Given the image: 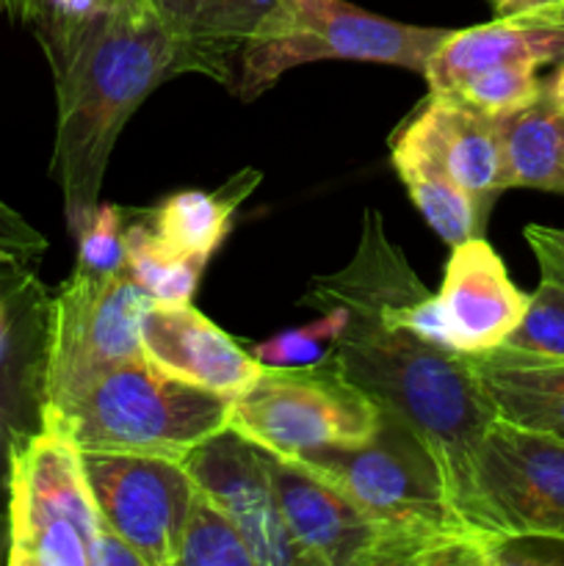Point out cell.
I'll return each mask as SVG.
<instances>
[{
	"instance_id": "34",
	"label": "cell",
	"mask_w": 564,
	"mask_h": 566,
	"mask_svg": "<svg viewBox=\"0 0 564 566\" xmlns=\"http://www.w3.org/2000/svg\"><path fill=\"white\" fill-rule=\"evenodd\" d=\"M25 437L20 434V429L14 426V420L9 418V412L0 403V514H6L9 506V475H11V457H14V448Z\"/></svg>"
},
{
	"instance_id": "25",
	"label": "cell",
	"mask_w": 564,
	"mask_h": 566,
	"mask_svg": "<svg viewBox=\"0 0 564 566\" xmlns=\"http://www.w3.org/2000/svg\"><path fill=\"white\" fill-rule=\"evenodd\" d=\"M177 566H258L241 531L197 492L182 531Z\"/></svg>"
},
{
	"instance_id": "23",
	"label": "cell",
	"mask_w": 564,
	"mask_h": 566,
	"mask_svg": "<svg viewBox=\"0 0 564 566\" xmlns=\"http://www.w3.org/2000/svg\"><path fill=\"white\" fill-rule=\"evenodd\" d=\"M390 158L415 208L448 247H457V243L479 235L490 202H481L459 182H453L446 171L437 169L431 160L401 144H393Z\"/></svg>"
},
{
	"instance_id": "22",
	"label": "cell",
	"mask_w": 564,
	"mask_h": 566,
	"mask_svg": "<svg viewBox=\"0 0 564 566\" xmlns=\"http://www.w3.org/2000/svg\"><path fill=\"white\" fill-rule=\"evenodd\" d=\"M509 188L564 193V111L542 86L540 97L495 116Z\"/></svg>"
},
{
	"instance_id": "15",
	"label": "cell",
	"mask_w": 564,
	"mask_h": 566,
	"mask_svg": "<svg viewBox=\"0 0 564 566\" xmlns=\"http://www.w3.org/2000/svg\"><path fill=\"white\" fill-rule=\"evenodd\" d=\"M142 352L160 374L230 401L263 374L252 352L191 304H149L142 315Z\"/></svg>"
},
{
	"instance_id": "24",
	"label": "cell",
	"mask_w": 564,
	"mask_h": 566,
	"mask_svg": "<svg viewBox=\"0 0 564 566\" xmlns=\"http://www.w3.org/2000/svg\"><path fill=\"white\" fill-rule=\"evenodd\" d=\"M125 269L153 296V302L191 304L205 263L177 258L158 243L147 219H138L125 227Z\"/></svg>"
},
{
	"instance_id": "5",
	"label": "cell",
	"mask_w": 564,
	"mask_h": 566,
	"mask_svg": "<svg viewBox=\"0 0 564 566\" xmlns=\"http://www.w3.org/2000/svg\"><path fill=\"white\" fill-rule=\"evenodd\" d=\"M448 33V28L387 20L346 0H274L243 44L236 94L252 103L293 66L313 61H368L424 75Z\"/></svg>"
},
{
	"instance_id": "26",
	"label": "cell",
	"mask_w": 564,
	"mask_h": 566,
	"mask_svg": "<svg viewBox=\"0 0 564 566\" xmlns=\"http://www.w3.org/2000/svg\"><path fill=\"white\" fill-rule=\"evenodd\" d=\"M501 348L520 357L564 363V282L542 276L540 287L529 296L523 321Z\"/></svg>"
},
{
	"instance_id": "35",
	"label": "cell",
	"mask_w": 564,
	"mask_h": 566,
	"mask_svg": "<svg viewBox=\"0 0 564 566\" xmlns=\"http://www.w3.org/2000/svg\"><path fill=\"white\" fill-rule=\"evenodd\" d=\"M492 9L498 17H512V14H525V11L547 9V6H558L564 0H490Z\"/></svg>"
},
{
	"instance_id": "37",
	"label": "cell",
	"mask_w": 564,
	"mask_h": 566,
	"mask_svg": "<svg viewBox=\"0 0 564 566\" xmlns=\"http://www.w3.org/2000/svg\"><path fill=\"white\" fill-rule=\"evenodd\" d=\"M547 92H551V97L556 99L558 108L564 111V61H562V66L556 70V75L547 81Z\"/></svg>"
},
{
	"instance_id": "4",
	"label": "cell",
	"mask_w": 564,
	"mask_h": 566,
	"mask_svg": "<svg viewBox=\"0 0 564 566\" xmlns=\"http://www.w3.org/2000/svg\"><path fill=\"white\" fill-rule=\"evenodd\" d=\"M230 398L160 374L147 357L97 376L70 403L42 418L81 451L155 453L182 462L188 451L230 423Z\"/></svg>"
},
{
	"instance_id": "17",
	"label": "cell",
	"mask_w": 564,
	"mask_h": 566,
	"mask_svg": "<svg viewBox=\"0 0 564 566\" xmlns=\"http://www.w3.org/2000/svg\"><path fill=\"white\" fill-rule=\"evenodd\" d=\"M553 61H564V3L451 31L426 61L424 77L429 94H446L490 66L525 64L540 70Z\"/></svg>"
},
{
	"instance_id": "38",
	"label": "cell",
	"mask_w": 564,
	"mask_h": 566,
	"mask_svg": "<svg viewBox=\"0 0 564 566\" xmlns=\"http://www.w3.org/2000/svg\"><path fill=\"white\" fill-rule=\"evenodd\" d=\"M9 562V517L0 514V566Z\"/></svg>"
},
{
	"instance_id": "10",
	"label": "cell",
	"mask_w": 564,
	"mask_h": 566,
	"mask_svg": "<svg viewBox=\"0 0 564 566\" xmlns=\"http://www.w3.org/2000/svg\"><path fill=\"white\" fill-rule=\"evenodd\" d=\"M81 453L100 520L142 556L144 566H177L197 497L182 462L155 453Z\"/></svg>"
},
{
	"instance_id": "13",
	"label": "cell",
	"mask_w": 564,
	"mask_h": 566,
	"mask_svg": "<svg viewBox=\"0 0 564 566\" xmlns=\"http://www.w3.org/2000/svg\"><path fill=\"white\" fill-rule=\"evenodd\" d=\"M265 457L282 520L315 566H379L385 534L368 514L302 464Z\"/></svg>"
},
{
	"instance_id": "16",
	"label": "cell",
	"mask_w": 564,
	"mask_h": 566,
	"mask_svg": "<svg viewBox=\"0 0 564 566\" xmlns=\"http://www.w3.org/2000/svg\"><path fill=\"white\" fill-rule=\"evenodd\" d=\"M437 304L451 346L464 357L501 346L523 321L529 296L518 291L503 260L481 235L451 247Z\"/></svg>"
},
{
	"instance_id": "19",
	"label": "cell",
	"mask_w": 564,
	"mask_h": 566,
	"mask_svg": "<svg viewBox=\"0 0 564 566\" xmlns=\"http://www.w3.org/2000/svg\"><path fill=\"white\" fill-rule=\"evenodd\" d=\"M177 48V72L238 77L241 50L263 9L252 0H147Z\"/></svg>"
},
{
	"instance_id": "21",
	"label": "cell",
	"mask_w": 564,
	"mask_h": 566,
	"mask_svg": "<svg viewBox=\"0 0 564 566\" xmlns=\"http://www.w3.org/2000/svg\"><path fill=\"white\" fill-rule=\"evenodd\" d=\"M263 182L258 169H241L213 191H177L158 208L147 210V224L158 243L177 258L199 260L208 265L216 249L230 235L238 208Z\"/></svg>"
},
{
	"instance_id": "33",
	"label": "cell",
	"mask_w": 564,
	"mask_h": 566,
	"mask_svg": "<svg viewBox=\"0 0 564 566\" xmlns=\"http://www.w3.org/2000/svg\"><path fill=\"white\" fill-rule=\"evenodd\" d=\"M92 566H144V562L116 531L103 523L92 545Z\"/></svg>"
},
{
	"instance_id": "14",
	"label": "cell",
	"mask_w": 564,
	"mask_h": 566,
	"mask_svg": "<svg viewBox=\"0 0 564 566\" xmlns=\"http://www.w3.org/2000/svg\"><path fill=\"white\" fill-rule=\"evenodd\" d=\"M50 298L36 265L0 258V403L22 437L42 429Z\"/></svg>"
},
{
	"instance_id": "3",
	"label": "cell",
	"mask_w": 564,
	"mask_h": 566,
	"mask_svg": "<svg viewBox=\"0 0 564 566\" xmlns=\"http://www.w3.org/2000/svg\"><path fill=\"white\" fill-rule=\"evenodd\" d=\"M343 315L326 363L424 437L462 514L470 462L495 420L473 365L464 354L437 346L409 326Z\"/></svg>"
},
{
	"instance_id": "29",
	"label": "cell",
	"mask_w": 564,
	"mask_h": 566,
	"mask_svg": "<svg viewBox=\"0 0 564 566\" xmlns=\"http://www.w3.org/2000/svg\"><path fill=\"white\" fill-rule=\"evenodd\" d=\"M125 227L127 210L111 202H100L75 235L77 269L97 271V274L122 269L125 265Z\"/></svg>"
},
{
	"instance_id": "11",
	"label": "cell",
	"mask_w": 564,
	"mask_h": 566,
	"mask_svg": "<svg viewBox=\"0 0 564 566\" xmlns=\"http://www.w3.org/2000/svg\"><path fill=\"white\" fill-rule=\"evenodd\" d=\"M302 304L318 313L343 310L354 318L409 326L426 340L457 352L442 324L437 296L415 274L401 247L387 238L385 219L374 208L363 213L354 258L332 274L313 276Z\"/></svg>"
},
{
	"instance_id": "36",
	"label": "cell",
	"mask_w": 564,
	"mask_h": 566,
	"mask_svg": "<svg viewBox=\"0 0 564 566\" xmlns=\"http://www.w3.org/2000/svg\"><path fill=\"white\" fill-rule=\"evenodd\" d=\"M39 3H42V0H0V14H6L14 22L31 25L39 14Z\"/></svg>"
},
{
	"instance_id": "1",
	"label": "cell",
	"mask_w": 564,
	"mask_h": 566,
	"mask_svg": "<svg viewBox=\"0 0 564 566\" xmlns=\"http://www.w3.org/2000/svg\"><path fill=\"white\" fill-rule=\"evenodd\" d=\"M55 77L53 177L77 235L97 210L111 153L138 105L177 72V48L147 0H88L33 20Z\"/></svg>"
},
{
	"instance_id": "12",
	"label": "cell",
	"mask_w": 564,
	"mask_h": 566,
	"mask_svg": "<svg viewBox=\"0 0 564 566\" xmlns=\"http://www.w3.org/2000/svg\"><path fill=\"white\" fill-rule=\"evenodd\" d=\"M194 486L232 520L258 566H315L282 520L269 457L236 429H221L182 457Z\"/></svg>"
},
{
	"instance_id": "7",
	"label": "cell",
	"mask_w": 564,
	"mask_h": 566,
	"mask_svg": "<svg viewBox=\"0 0 564 566\" xmlns=\"http://www.w3.org/2000/svg\"><path fill=\"white\" fill-rule=\"evenodd\" d=\"M153 296L127 269H77L50 298L44 415L59 412L97 376L127 359L144 357L142 315Z\"/></svg>"
},
{
	"instance_id": "18",
	"label": "cell",
	"mask_w": 564,
	"mask_h": 566,
	"mask_svg": "<svg viewBox=\"0 0 564 566\" xmlns=\"http://www.w3.org/2000/svg\"><path fill=\"white\" fill-rule=\"evenodd\" d=\"M393 144L424 155L481 202H492V197L506 191L495 116L481 114L446 94H429L424 108Z\"/></svg>"
},
{
	"instance_id": "2",
	"label": "cell",
	"mask_w": 564,
	"mask_h": 566,
	"mask_svg": "<svg viewBox=\"0 0 564 566\" xmlns=\"http://www.w3.org/2000/svg\"><path fill=\"white\" fill-rule=\"evenodd\" d=\"M291 462L379 525V566H484L487 536L462 520L424 437L390 409H382L376 434L363 446L321 448Z\"/></svg>"
},
{
	"instance_id": "27",
	"label": "cell",
	"mask_w": 564,
	"mask_h": 566,
	"mask_svg": "<svg viewBox=\"0 0 564 566\" xmlns=\"http://www.w3.org/2000/svg\"><path fill=\"white\" fill-rule=\"evenodd\" d=\"M545 83L536 77L534 66L525 64H498L464 77L459 86L446 92L457 103L470 105L487 116H503L540 97Z\"/></svg>"
},
{
	"instance_id": "30",
	"label": "cell",
	"mask_w": 564,
	"mask_h": 566,
	"mask_svg": "<svg viewBox=\"0 0 564 566\" xmlns=\"http://www.w3.org/2000/svg\"><path fill=\"white\" fill-rule=\"evenodd\" d=\"M484 566H564V539L547 534L487 536Z\"/></svg>"
},
{
	"instance_id": "6",
	"label": "cell",
	"mask_w": 564,
	"mask_h": 566,
	"mask_svg": "<svg viewBox=\"0 0 564 566\" xmlns=\"http://www.w3.org/2000/svg\"><path fill=\"white\" fill-rule=\"evenodd\" d=\"M6 517V566H92L103 520L70 437L42 426L14 448Z\"/></svg>"
},
{
	"instance_id": "8",
	"label": "cell",
	"mask_w": 564,
	"mask_h": 566,
	"mask_svg": "<svg viewBox=\"0 0 564 566\" xmlns=\"http://www.w3.org/2000/svg\"><path fill=\"white\" fill-rule=\"evenodd\" d=\"M379 403L330 363L263 368L232 401L230 429L276 457L363 446L376 434Z\"/></svg>"
},
{
	"instance_id": "28",
	"label": "cell",
	"mask_w": 564,
	"mask_h": 566,
	"mask_svg": "<svg viewBox=\"0 0 564 566\" xmlns=\"http://www.w3.org/2000/svg\"><path fill=\"white\" fill-rule=\"evenodd\" d=\"M343 310H326L315 324L299 326L274 335L271 340L254 343L252 357L263 368H296V365H315L330 359L337 335L343 329Z\"/></svg>"
},
{
	"instance_id": "32",
	"label": "cell",
	"mask_w": 564,
	"mask_h": 566,
	"mask_svg": "<svg viewBox=\"0 0 564 566\" xmlns=\"http://www.w3.org/2000/svg\"><path fill=\"white\" fill-rule=\"evenodd\" d=\"M525 243L540 263L542 276L564 282V230L545 224H529L523 230Z\"/></svg>"
},
{
	"instance_id": "9",
	"label": "cell",
	"mask_w": 564,
	"mask_h": 566,
	"mask_svg": "<svg viewBox=\"0 0 564 566\" xmlns=\"http://www.w3.org/2000/svg\"><path fill=\"white\" fill-rule=\"evenodd\" d=\"M462 517L481 536L564 539V437L492 420L470 462Z\"/></svg>"
},
{
	"instance_id": "20",
	"label": "cell",
	"mask_w": 564,
	"mask_h": 566,
	"mask_svg": "<svg viewBox=\"0 0 564 566\" xmlns=\"http://www.w3.org/2000/svg\"><path fill=\"white\" fill-rule=\"evenodd\" d=\"M468 359L495 418L564 437V363L520 357L501 346Z\"/></svg>"
},
{
	"instance_id": "31",
	"label": "cell",
	"mask_w": 564,
	"mask_h": 566,
	"mask_svg": "<svg viewBox=\"0 0 564 566\" xmlns=\"http://www.w3.org/2000/svg\"><path fill=\"white\" fill-rule=\"evenodd\" d=\"M44 252H48V238L0 199V258L39 265Z\"/></svg>"
}]
</instances>
